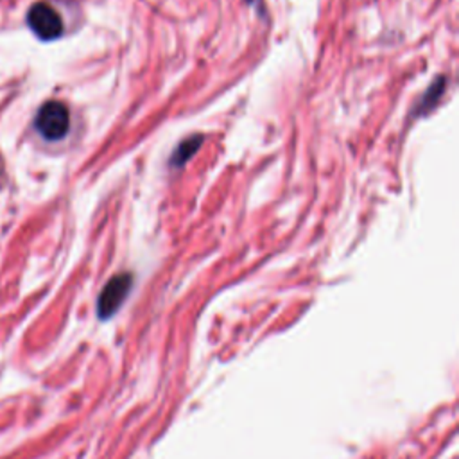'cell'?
Returning a JSON list of instances; mask_svg holds the SVG:
<instances>
[{"label":"cell","instance_id":"277c9868","mask_svg":"<svg viewBox=\"0 0 459 459\" xmlns=\"http://www.w3.org/2000/svg\"><path fill=\"white\" fill-rule=\"evenodd\" d=\"M199 143H201V138H190V140H185L181 145H179V149L176 151V156H174V160H172V163L176 165V167H179L181 163H185L194 152H195V149L199 147Z\"/></svg>","mask_w":459,"mask_h":459},{"label":"cell","instance_id":"6da1fadb","mask_svg":"<svg viewBox=\"0 0 459 459\" xmlns=\"http://www.w3.org/2000/svg\"><path fill=\"white\" fill-rule=\"evenodd\" d=\"M70 127V115L63 102L48 100L36 115V129L47 140H61Z\"/></svg>","mask_w":459,"mask_h":459},{"label":"cell","instance_id":"3957f363","mask_svg":"<svg viewBox=\"0 0 459 459\" xmlns=\"http://www.w3.org/2000/svg\"><path fill=\"white\" fill-rule=\"evenodd\" d=\"M27 23L39 39H56L63 32L61 16L45 2H38L29 9Z\"/></svg>","mask_w":459,"mask_h":459},{"label":"cell","instance_id":"7a4b0ae2","mask_svg":"<svg viewBox=\"0 0 459 459\" xmlns=\"http://www.w3.org/2000/svg\"><path fill=\"white\" fill-rule=\"evenodd\" d=\"M133 285V276L129 273H120L109 278L97 298V316L99 319H109L124 303Z\"/></svg>","mask_w":459,"mask_h":459}]
</instances>
